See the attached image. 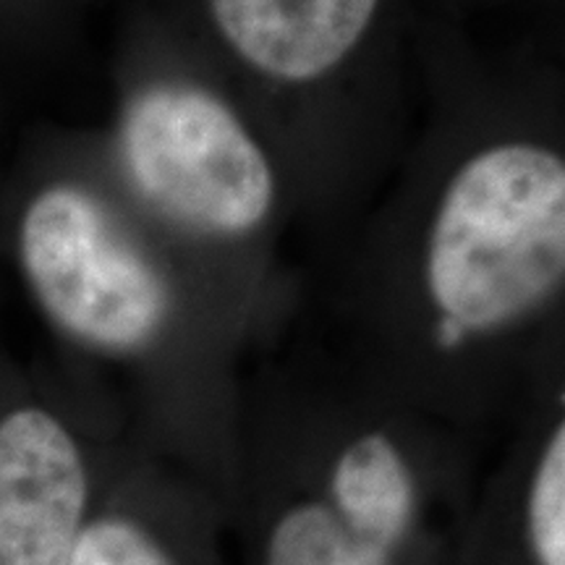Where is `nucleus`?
Wrapping results in <instances>:
<instances>
[{"label": "nucleus", "instance_id": "nucleus-5", "mask_svg": "<svg viewBox=\"0 0 565 565\" xmlns=\"http://www.w3.org/2000/svg\"><path fill=\"white\" fill-rule=\"evenodd\" d=\"M404 0H183L207 42L275 92H315L391 32Z\"/></svg>", "mask_w": 565, "mask_h": 565}, {"label": "nucleus", "instance_id": "nucleus-1", "mask_svg": "<svg viewBox=\"0 0 565 565\" xmlns=\"http://www.w3.org/2000/svg\"><path fill=\"white\" fill-rule=\"evenodd\" d=\"M408 288L349 362L471 437L513 419L563 366L565 154L555 139L503 129L445 168Z\"/></svg>", "mask_w": 565, "mask_h": 565}, {"label": "nucleus", "instance_id": "nucleus-7", "mask_svg": "<svg viewBox=\"0 0 565 565\" xmlns=\"http://www.w3.org/2000/svg\"><path fill=\"white\" fill-rule=\"evenodd\" d=\"M68 565H233L228 511L200 479L129 443Z\"/></svg>", "mask_w": 565, "mask_h": 565}, {"label": "nucleus", "instance_id": "nucleus-6", "mask_svg": "<svg viewBox=\"0 0 565 565\" xmlns=\"http://www.w3.org/2000/svg\"><path fill=\"white\" fill-rule=\"evenodd\" d=\"M454 565H565V385L550 372L482 475Z\"/></svg>", "mask_w": 565, "mask_h": 565}, {"label": "nucleus", "instance_id": "nucleus-3", "mask_svg": "<svg viewBox=\"0 0 565 565\" xmlns=\"http://www.w3.org/2000/svg\"><path fill=\"white\" fill-rule=\"evenodd\" d=\"M116 171L152 231L194 249L259 242L282 204L278 160L252 118L183 71L145 76L124 97Z\"/></svg>", "mask_w": 565, "mask_h": 565}, {"label": "nucleus", "instance_id": "nucleus-2", "mask_svg": "<svg viewBox=\"0 0 565 565\" xmlns=\"http://www.w3.org/2000/svg\"><path fill=\"white\" fill-rule=\"evenodd\" d=\"M475 437L356 364L288 362L244 383L233 565H454L479 487Z\"/></svg>", "mask_w": 565, "mask_h": 565}, {"label": "nucleus", "instance_id": "nucleus-4", "mask_svg": "<svg viewBox=\"0 0 565 565\" xmlns=\"http://www.w3.org/2000/svg\"><path fill=\"white\" fill-rule=\"evenodd\" d=\"M129 443L105 398H63L0 370V565H68Z\"/></svg>", "mask_w": 565, "mask_h": 565}]
</instances>
